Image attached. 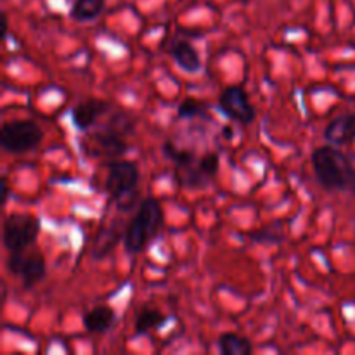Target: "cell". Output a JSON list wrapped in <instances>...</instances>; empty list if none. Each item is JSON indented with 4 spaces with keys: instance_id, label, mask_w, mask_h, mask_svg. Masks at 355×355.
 <instances>
[{
    "instance_id": "cell-15",
    "label": "cell",
    "mask_w": 355,
    "mask_h": 355,
    "mask_svg": "<svg viewBox=\"0 0 355 355\" xmlns=\"http://www.w3.org/2000/svg\"><path fill=\"white\" fill-rule=\"evenodd\" d=\"M106 7V0H73L69 17L78 23H89L97 19Z\"/></svg>"
},
{
    "instance_id": "cell-21",
    "label": "cell",
    "mask_w": 355,
    "mask_h": 355,
    "mask_svg": "<svg viewBox=\"0 0 355 355\" xmlns=\"http://www.w3.org/2000/svg\"><path fill=\"white\" fill-rule=\"evenodd\" d=\"M3 196H2V203H6L7 201V196H9V187H7V179L6 177H3Z\"/></svg>"
},
{
    "instance_id": "cell-13",
    "label": "cell",
    "mask_w": 355,
    "mask_h": 355,
    "mask_svg": "<svg viewBox=\"0 0 355 355\" xmlns=\"http://www.w3.org/2000/svg\"><path fill=\"white\" fill-rule=\"evenodd\" d=\"M121 238V227L120 222H113L107 227L101 229L99 234L96 236V241H94L92 246V259L103 260L106 259L111 253V250L116 246V243L120 241Z\"/></svg>"
},
{
    "instance_id": "cell-5",
    "label": "cell",
    "mask_w": 355,
    "mask_h": 355,
    "mask_svg": "<svg viewBox=\"0 0 355 355\" xmlns=\"http://www.w3.org/2000/svg\"><path fill=\"white\" fill-rule=\"evenodd\" d=\"M40 234V222L33 215L10 214L3 218L2 241L7 252L31 248Z\"/></svg>"
},
{
    "instance_id": "cell-11",
    "label": "cell",
    "mask_w": 355,
    "mask_h": 355,
    "mask_svg": "<svg viewBox=\"0 0 355 355\" xmlns=\"http://www.w3.org/2000/svg\"><path fill=\"white\" fill-rule=\"evenodd\" d=\"M168 52L173 58V61L177 62V66L186 73H198L201 69L200 52L193 47L191 42L177 38V40L172 42Z\"/></svg>"
},
{
    "instance_id": "cell-6",
    "label": "cell",
    "mask_w": 355,
    "mask_h": 355,
    "mask_svg": "<svg viewBox=\"0 0 355 355\" xmlns=\"http://www.w3.org/2000/svg\"><path fill=\"white\" fill-rule=\"evenodd\" d=\"M44 139V132L31 120L6 121L0 128V144L7 153L21 155L37 148Z\"/></svg>"
},
{
    "instance_id": "cell-16",
    "label": "cell",
    "mask_w": 355,
    "mask_h": 355,
    "mask_svg": "<svg viewBox=\"0 0 355 355\" xmlns=\"http://www.w3.org/2000/svg\"><path fill=\"white\" fill-rule=\"evenodd\" d=\"M218 349L224 355H248L252 352V343L236 333H224L218 336Z\"/></svg>"
},
{
    "instance_id": "cell-22",
    "label": "cell",
    "mask_w": 355,
    "mask_h": 355,
    "mask_svg": "<svg viewBox=\"0 0 355 355\" xmlns=\"http://www.w3.org/2000/svg\"><path fill=\"white\" fill-rule=\"evenodd\" d=\"M7 28H9V24H7V16L3 14V33H2L3 38H7Z\"/></svg>"
},
{
    "instance_id": "cell-9",
    "label": "cell",
    "mask_w": 355,
    "mask_h": 355,
    "mask_svg": "<svg viewBox=\"0 0 355 355\" xmlns=\"http://www.w3.org/2000/svg\"><path fill=\"white\" fill-rule=\"evenodd\" d=\"M111 110V104L104 99H85L83 103L76 104L71 110V121L76 130L87 132L97 123L103 114H106Z\"/></svg>"
},
{
    "instance_id": "cell-7",
    "label": "cell",
    "mask_w": 355,
    "mask_h": 355,
    "mask_svg": "<svg viewBox=\"0 0 355 355\" xmlns=\"http://www.w3.org/2000/svg\"><path fill=\"white\" fill-rule=\"evenodd\" d=\"M7 270L12 276H17L23 283L24 290H31L37 283L45 277V259L37 250H21V252H9L7 259Z\"/></svg>"
},
{
    "instance_id": "cell-20",
    "label": "cell",
    "mask_w": 355,
    "mask_h": 355,
    "mask_svg": "<svg viewBox=\"0 0 355 355\" xmlns=\"http://www.w3.org/2000/svg\"><path fill=\"white\" fill-rule=\"evenodd\" d=\"M250 238L257 243H281L283 241V232L277 229V231H270V227L260 229L250 234Z\"/></svg>"
},
{
    "instance_id": "cell-23",
    "label": "cell",
    "mask_w": 355,
    "mask_h": 355,
    "mask_svg": "<svg viewBox=\"0 0 355 355\" xmlns=\"http://www.w3.org/2000/svg\"><path fill=\"white\" fill-rule=\"evenodd\" d=\"M349 189L352 191V194H354V196H355V173H354V177H352V182H350Z\"/></svg>"
},
{
    "instance_id": "cell-14",
    "label": "cell",
    "mask_w": 355,
    "mask_h": 355,
    "mask_svg": "<svg viewBox=\"0 0 355 355\" xmlns=\"http://www.w3.org/2000/svg\"><path fill=\"white\" fill-rule=\"evenodd\" d=\"M166 321H168V315H165L162 311L151 307V305H144V307L139 309L137 315H135V335H148V333L156 331Z\"/></svg>"
},
{
    "instance_id": "cell-1",
    "label": "cell",
    "mask_w": 355,
    "mask_h": 355,
    "mask_svg": "<svg viewBox=\"0 0 355 355\" xmlns=\"http://www.w3.org/2000/svg\"><path fill=\"white\" fill-rule=\"evenodd\" d=\"M311 162L315 179L324 189H347L352 182L355 168L349 156L338 146H321L312 153Z\"/></svg>"
},
{
    "instance_id": "cell-12",
    "label": "cell",
    "mask_w": 355,
    "mask_h": 355,
    "mask_svg": "<svg viewBox=\"0 0 355 355\" xmlns=\"http://www.w3.org/2000/svg\"><path fill=\"white\" fill-rule=\"evenodd\" d=\"M116 322V312L110 305H96L83 315V326L89 333H107Z\"/></svg>"
},
{
    "instance_id": "cell-10",
    "label": "cell",
    "mask_w": 355,
    "mask_h": 355,
    "mask_svg": "<svg viewBox=\"0 0 355 355\" xmlns=\"http://www.w3.org/2000/svg\"><path fill=\"white\" fill-rule=\"evenodd\" d=\"M324 139L333 146H350L355 141V113H345L336 116L328 123Z\"/></svg>"
},
{
    "instance_id": "cell-8",
    "label": "cell",
    "mask_w": 355,
    "mask_h": 355,
    "mask_svg": "<svg viewBox=\"0 0 355 355\" xmlns=\"http://www.w3.org/2000/svg\"><path fill=\"white\" fill-rule=\"evenodd\" d=\"M218 107L225 116L241 125H252L257 118V111L250 103L248 94L239 85H229L222 90L218 97Z\"/></svg>"
},
{
    "instance_id": "cell-18",
    "label": "cell",
    "mask_w": 355,
    "mask_h": 355,
    "mask_svg": "<svg viewBox=\"0 0 355 355\" xmlns=\"http://www.w3.org/2000/svg\"><path fill=\"white\" fill-rule=\"evenodd\" d=\"M163 153H165V156L170 159V162L175 163L177 168L191 166V165H193V163L198 162L196 156H194L193 151H187V149L175 148V146L172 144V141H165V144H163Z\"/></svg>"
},
{
    "instance_id": "cell-3",
    "label": "cell",
    "mask_w": 355,
    "mask_h": 355,
    "mask_svg": "<svg viewBox=\"0 0 355 355\" xmlns=\"http://www.w3.org/2000/svg\"><path fill=\"white\" fill-rule=\"evenodd\" d=\"M106 191L116 203L118 210L127 211L135 205V187H137L139 168L134 162L127 159H111L107 166Z\"/></svg>"
},
{
    "instance_id": "cell-4",
    "label": "cell",
    "mask_w": 355,
    "mask_h": 355,
    "mask_svg": "<svg viewBox=\"0 0 355 355\" xmlns=\"http://www.w3.org/2000/svg\"><path fill=\"white\" fill-rule=\"evenodd\" d=\"M135 128V120L125 111H118L103 128L94 134L97 146V155L106 159H118L127 153L128 146L125 137Z\"/></svg>"
},
{
    "instance_id": "cell-2",
    "label": "cell",
    "mask_w": 355,
    "mask_h": 355,
    "mask_svg": "<svg viewBox=\"0 0 355 355\" xmlns=\"http://www.w3.org/2000/svg\"><path fill=\"white\" fill-rule=\"evenodd\" d=\"M162 224L163 211L158 200H155V198L142 200L135 215L125 227V250L130 255H137V253L144 252L149 241L158 234V229L162 227Z\"/></svg>"
},
{
    "instance_id": "cell-19",
    "label": "cell",
    "mask_w": 355,
    "mask_h": 355,
    "mask_svg": "<svg viewBox=\"0 0 355 355\" xmlns=\"http://www.w3.org/2000/svg\"><path fill=\"white\" fill-rule=\"evenodd\" d=\"M218 166H220V158H218L217 153H205L201 158H198V170H200L208 180L218 172Z\"/></svg>"
},
{
    "instance_id": "cell-17",
    "label": "cell",
    "mask_w": 355,
    "mask_h": 355,
    "mask_svg": "<svg viewBox=\"0 0 355 355\" xmlns=\"http://www.w3.org/2000/svg\"><path fill=\"white\" fill-rule=\"evenodd\" d=\"M177 116L179 120H193V118H203V120H210L208 118L207 106L201 101L194 99V97H187L179 104L177 110Z\"/></svg>"
}]
</instances>
